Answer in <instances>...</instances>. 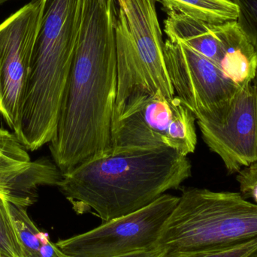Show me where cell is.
Returning a JSON list of instances; mask_svg holds the SVG:
<instances>
[{"label": "cell", "instance_id": "cell-1", "mask_svg": "<svg viewBox=\"0 0 257 257\" xmlns=\"http://www.w3.org/2000/svg\"><path fill=\"white\" fill-rule=\"evenodd\" d=\"M118 11L116 0H84L78 43L49 143L63 175L111 151Z\"/></svg>", "mask_w": 257, "mask_h": 257}, {"label": "cell", "instance_id": "cell-2", "mask_svg": "<svg viewBox=\"0 0 257 257\" xmlns=\"http://www.w3.org/2000/svg\"><path fill=\"white\" fill-rule=\"evenodd\" d=\"M191 170L187 157L174 150H136L90 160L63 174L57 187L77 213L91 211L105 223L178 189Z\"/></svg>", "mask_w": 257, "mask_h": 257}, {"label": "cell", "instance_id": "cell-3", "mask_svg": "<svg viewBox=\"0 0 257 257\" xmlns=\"http://www.w3.org/2000/svg\"><path fill=\"white\" fill-rule=\"evenodd\" d=\"M84 0H44L20 118L24 134L55 133L82 19Z\"/></svg>", "mask_w": 257, "mask_h": 257}, {"label": "cell", "instance_id": "cell-4", "mask_svg": "<svg viewBox=\"0 0 257 257\" xmlns=\"http://www.w3.org/2000/svg\"><path fill=\"white\" fill-rule=\"evenodd\" d=\"M257 240V203L241 193L184 189L158 247L167 253H217Z\"/></svg>", "mask_w": 257, "mask_h": 257}, {"label": "cell", "instance_id": "cell-5", "mask_svg": "<svg viewBox=\"0 0 257 257\" xmlns=\"http://www.w3.org/2000/svg\"><path fill=\"white\" fill-rule=\"evenodd\" d=\"M117 93L114 114L130 96L160 92L175 96L165 62V42L157 12V0H116Z\"/></svg>", "mask_w": 257, "mask_h": 257}, {"label": "cell", "instance_id": "cell-6", "mask_svg": "<svg viewBox=\"0 0 257 257\" xmlns=\"http://www.w3.org/2000/svg\"><path fill=\"white\" fill-rule=\"evenodd\" d=\"M196 117L178 96L160 92L130 96L113 119L109 154L169 148L187 157L197 144Z\"/></svg>", "mask_w": 257, "mask_h": 257}, {"label": "cell", "instance_id": "cell-7", "mask_svg": "<svg viewBox=\"0 0 257 257\" xmlns=\"http://www.w3.org/2000/svg\"><path fill=\"white\" fill-rule=\"evenodd\" d=\"M164 56L175 95L196 120L223 122L240 87L216 63L182 42L167 39Z\"/></svg>", "mask_w": 257, "mask_h": 257}, {"label": "cell", "instance_id": "cell-8", "mask_svg": "<svg viewBox=\"0 0 257 257\" xmlns=\"http://www.w3.org/2000/svg\"><path fill=\"white\" fill-rule=\"evenodd\" d=\"M179 200L165 193L151 205L55 243L69 257H111L158 248L163 228Z\"/></svg>", "mask_w": 257, "mask_h": 257}, {"label": "cell", "instance_id": "cell-9", "mask_svg": "<svg viewBox=\"0 0 257 257\" xmlns=\"http://www.w3.org/2000/svg\"><path fill=\"white\" fill-rule=\"evenodd\" d=\"M44 0L31 1L0 24V116L19 126Z\"/></svg>", "mask_w": 257, "mask_h": 257}, {"label": "cell", "instance_id": "cell-10", "mask_svg": "<svg viewBox=\"0 0 257 257\" xmlns=\"http://www.w3.org/2000/svg\"><path fill=\"white\" fill-rule=\"evenodd\" d=\"M207 146L229 174L257 163V88L254 82L239 89L220 123L197 121Z\"/></svg>", "mask_w": 257, "mask_h": 257}, {"label": "cell", "instance_id": "cell-11", "mask_svg": "<svg viewBox=\"0 0 257 257\" xmlns=\"http://www.w3.org/2000/svg\"><path fill=\"white\" fill-rule=\"evenodd\" d=\"M63 173L54 162L32 161L18 136L0 128V196L9 202L28 208L41 186H58Z\"/></svg>", "mask_w": 257, "mask_h": 257}, {"label": "cell", "instance_id": "cell-12", "mask_svg": "<svg viewBox=\"0 0 257 257\" xmlns=\"http://www.w3.org/2000/svg\"><path fill=\"white\" fill-rule=\"evenodd\" d=\"M223 49L219 67L231 81L241 88L252 84L257 73V52L236 21L214 24Z\"/></svg>", "mask_w": 257, "mask_h": 257}, {"label": "cell", "instance_id": "cell-13", "mask_svg": "<svg viewBox=\"0 0 257 257\" xmlns=\"http://www.w3.org/2000/svg\"><path fill=\"white\" fill-rule=\"evenodd\" d=\"M165 20V33L168 39L185 44L196 52L220 66L223 49L214 31V24L169 11Z\"/></svg>", "mask_w": 257, "mask_h": 257}, {"label": "cell", "instance_id": "cell-14", "mask_svg": "<svg viewBox=\"0 0 257 257\" xmlns=\"http://www.w3.org/2000/svg\"><path fill=\"white\" fill-rule=\"evenodd\" d=\"M166 12L175 11L211 24L236 21L238 9L233 0H157Z\"/></svg>", "mask_w": 257, "mask_h": 257}, {"label": "cell", "instance_id": "cell-15", "mask_svg": "<svg viewBox=\"0 0 257 257\" xmlns=\"http://www.w3.org/2000/svg\"><path fill=\"white\" fill-rule=\"evenodd\" d=\"M17 231L27 257H69L39 230L27 214V208L9 202Z\"/></svg>", "mask_w": 257, "mask_h": 257}, {"label": "cell", "instance_id": "cell-16", "mask_svg": "<svg viewBox=\"0 0 257 257\" xmlns=\"http://www.w3.org/2000/svg\"><path fill=\"white\" fill-rule=\"evenodd\" d=\"M0 257H27L17 231L9 201L0 196Z\"/></svg>", "mask_w": 257, "mask_h": 257}, {"label": "cell", "instance_id": "cell-17", "mask_svg": "<svg viewBox=\"0 0 257 257\" xmlns=\"http://www.w3.org/2000/svg\"><path fill=\"white\" fill-rule=\"evenodd\" d=\"M238 9L236 22L257 52V0H233Z\"/></svg>", "mask_w": 257, "mask_h": 257}, {"label": "cell", "instance_id": "cell-18", "mask_svg": "<svg viewBox=\"0 0 257 257\" xmlns=\"http://www.w3.org/2000/svg\"><path fill=\"white\" fill-rule=\"evenodd\" d=\"M257 255V240L217 253L185 254V253H167L163 257H253Z\"/></svg>", "mask_w": 257, "mask_h": 257}, {"label": "cell", "instance_id": "cell-19", "mask_svg": "<svg viewBox=\"0 0 257 257\" xmlns=\"http://www.w3.org/2000/svg\"><path fill=\"white\" fill-rule=\"evenodd\" d=\"M240 193L245 199H250L257 192V163L241 169L236 177Z\"/></svg>", "mask_w": 257, "mask_h": 257}, {"label": "cell", "instance_id": "cell-20", "mask_svg": "<svg viewBox=\"0 0 257 257\" xmlns=\"http://www.w3.org/2000/svg\"><path fill=\"white\" fill-rule=\"evenodd\" d=\"M164 254L165 250L158 247V248L154 249V250L135 252V253H126V254L111 257H163Z\"/></svg>", "mask_w": 257, "mask_h": 257}, {"label": "cell", "instance_id": "cell-21", "mask_svg": "<svg viewBox=\"0 0 257 257\" xmlns=\"http://www.w3.org/2000/svg\"><path fill=\"white\" fill-rule=\"evenodd\" d=\"M250 198H253L255 202H256V203H257V192L253 193V194L251 195V196H250Z\"/></svg>", "mask_w": 257, "mask_h": 257}, {"label": "cell", "instance_id": "cell-22", "mask_svg": "<svg viewBox=\"0 0 257 257\" xmlns=\"http://www.w3.org/2000/svg\"><path fill=\"white\" fill-rule=\"evenodd\" d=\"M8 1H9V0H0V5L3 4V3ZM31 1H38V0H31Z\"/></svg>", "mask_w": 257, "mask_h": 257}, {"label": "cell", "instance_id": "cell-23", "mask_svg": "<svg viewBox=\"0 0 257 257\" xmlns=\"http://www.w3.org/2000/svg\"><path fill=\"white\" fill-rule=\"evenodd\" d=\"M253 82H254V84H256V88H257V73H256V78H255L254 81H253Z\"/></svg>", "mask_w": 257, "mask_h": 257}, {"label": "cell", "instance_id": "cell-24", "mask_svg": "<svg viewBox=\"0 0 257 257\" xmlns=\"http://www.w3.org/2000/svg\"><path fill=\"white\" fill-rule=\"evenodd\" d=\"M253 257H257V255H256V256H253Z\"/></svg>", "mask_w": 257, "mask_h": 257}, {"label": "cell", "instance_id": "cell-25", "mask_svg": "<svg viewBox=\"0 0 257 257\" xmlns=\"http://www.w3.org/2000/svg\"><path fill=\"white\" fill-rule=\"evenodd\" d=\"M100 1H103V0H100Z\"/></svg>", "mask_w": 257, "mask_h": 257}]
</instances>
